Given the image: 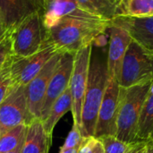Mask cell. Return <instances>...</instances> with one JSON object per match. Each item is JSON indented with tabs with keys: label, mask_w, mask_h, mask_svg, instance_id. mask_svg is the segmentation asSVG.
I'll return each mask as SVG.
<instances>
[{
	"label": "cell",
	"mask_w": 153,
	"mask_h": 153,
	"mask_svg": "<svg viewBox=\"0 0 153 153\" xmlns=\"http://www.w3.org/2000/svg\"><path fill=\"white\" fill-rule=\"evenodd\" d=\"M12 54L16 57L34 55L48 47V30L43 22V12L25 18L12 32Z\"/></svg>",
	"instance_id": "277c9868"
},
{
	"label": "cell",
	"mask_w": 153,
	"mask_h": 153,
	"mask_svg": "<svg viewBox=\"0 0 153 153\" xmlns=\"http://www.w3.org/2000/svg\"><path fill=\"white\" fill-rule=\"evenodd\" d=\"M22 144L20 147H18L16 150H14V151H12V152H5V153H21L22 152Z\"/></svg>",
	"instance_id": "f546056e"
},
{
	"label": "cell",
	"mask_w": 153,
	"mask_h": 153,
	"mask_svg": "<svg viewBox=\"0 0 153 153\" xmlns=\"http://www.w3.org/2000/svg\"><path fill=\"white\" fill-rule=\"evenodd\" d=\"M144 153H153V141H149L148 142V146L147 150Z\"/></svg>",
	"instance_id": "f1b7e54d"
},
{
	"label": "cell",
	"mask_w": 153,
	"mask_h": 153,
	"mask_svg": "<svg viewBox=\"0 0 153 153\" xmlns=\"http://www.w3.org/2000/svg\"><path fill=\"white\" fill-rule=\"evenodd\" d=\"M109 23L126 30L133 41L153 55V16H116Z\"/></svg>",
	"instance_id": "5bb4252c"
},
{
	"label": "cell",
	"mask_w": 153,
	"mask_h": 153,
	"mask_svg": "<svg viewBox=\"0 0 153 153\" xmlns=\"http://www.w3.org/2000/svg\"><path fill=\"white\" fill-rule=\"evenodd\" d=\"M137 140L153 141V81L140 117Z\"/></svg>",
	"instance_id": "d6986e66"
},
{
	"label": "cell",
	"mask_w": 153,
	"mask_h": 153,
	"mask_svg": "<svg viewBox=\"0 0 153 153\" xmlns=\"http://www.w3.org/2000/svg\"><path fill=\"white\" fill-rule=\"evenodd\" d=\"M33 119L28 108L25 86L13 84L9 94L0 105L1 134L18 126H28Z\"/></svg>",
	"instance_id": "52a82bcc"
},
{
	"label": "cell",
	"mask_w": 153,
	"mask_h": 153,
	"mask_svg": "<svg viewBox=\"0 0 153 153\" xmlns=\"http://www.w3.org/2000/svg\"><path fill=\"white\" fill-rule=\"evenodd\" d=\"M117 16H153V0H119Z\"/></svg>",
	"instance_id": "ffe728a7"
},
{
	"label": "cell",
	"mask_w": 153,
	"mask_h": 153,
	"mask_svg": "<svg viewBox=\"0 0 153 153\" xmlns=\"http://www.w3.org/2000/svg\"><path fill=\"white\" fill-rule=\"evenodd\" d=\"M109 43L107 57V69L108 78L119 82L123 62L129 45L133 41L128 32L124 29L109 23Z\"/></svg>",
	"instance_id": "4fadbf2b"
},
{
	"label": "cell",
	"mask_w": 153,
	"mask_h": 153,
	"mask_svg": "<svg viewBox=\"0 0 153 153\" xmlns=\"http://www.w3.org/2000/svg\"><path fill=\"white\" fill-rule=\"evenodd\" d=\"M120 88L117 81L111 78L108 79L103 100L98 115L94 137L100 138L106 135L116 136Z\"/></svg>",
	"instance_id": "ba28073f"
},
{
	"label": "cell",
	"mask_w": 153,
	"mask_h": 153,
	"mask_svg": "<svg viewBox=\"0 0 153 153\" xmlns=\"http://www.w3.org/2000/svg\"><path fill=\"white\" fill-rule=\"evenodd\" d=\"M78 153H105L101 141L94 136L83 138Z\"/></svg>",
	"instance_id": "cb8c5ba5"
},
{
	"label": "cell",
	"mask_w": 153,
	"mask_h": 153,
	"mask_svg": "<svg viewBox=\"0 0 153 153\" xmlns=\"http://www.w3.org/2000/svg\"><path fill=\"white\" fill-rule=\"evenodd\" d=\"M108 27V21L79 8L47 30L48 42L59 52L75 54L81 48L93 44Z\"/></svg>",
	"instance_id": "6da1fadb"
},
{
	"label": "cell",
	"mask_w": 153,
	"mask_h": 153,
	"mask_svg": "<svg viewBox=\"0 0 153 153\" xmlns=\"http://www.w3.org/2000/svg\"><path fill=\"white\" fill-rule=\"evenodd\" d=\"M51 138L46 133L42 121L34 118L27 126L21 153H48L52 143Z\"/></svg>",
	"instance_id": "9a60e30c"
},
{
	"label": "cell",
	"mask_w": 153,
	"mask_h": 153,
	"mask_svg": "<svg viewBox=\"0 0 153 153\" xmlns=\"http://www.w3.org/2000/svg\"><path fill=\"white\" fill-rule=\"evenodd\" d=\"M98 139L101 141L105 153H128L135 143H127L112 135H106Z\"/></svg>",
	"instance_id": "7402d4cb"
},
{
	"label": "cell",
	"mask_w": 153,
	"mask_h": 153,
	"mask_svg": "<svg viewBox=\"0 0 153 153\" xmlns=\"http://www.w3.org/2000/svg\"><path fill=\"white\" fill-rule=\"evenodd\" d=\"M12 56L13 55H11L6 59L4 65L0 69V105L9 94L11 88L13 84L12 77H11Z\"/></svg>",
	"instance_id": "603a6c76"
},
{
	"label": "cell",
	"mask_w": 153,
	"mask_h": 153,
	"mask_svg": "<svg viewBox=\"0 0 153 153\" xmlns=\"http://www.w3.org/2000/svg\"><path fill=\"white\" fill-rule=\"evenodd\" d=\"M27 126L22 125L13 127L2 134L0 136V153H5L16 150L24 141Z\"/></svg>",
	"instance_id": "44dd1931"
},
{
	"label": "cell",
	"mask_w": 153,
	"mask_h": 153,
	"mask_svg": "<svg viewBox=\"0 0 153 153\" xmlns=\"http://www.w3.org/2000/svg\"><path fill=\"white\" fill-rule=\"evenodd\" d=\"M153 81V55L132 41L126 51L119 84L127 88Z\"/></svg>",
	"instance_id": "5b68a950"
},
{
	"label": "cell",
	"mask_w": 153,
	"mask_h": 153,
	"mask_svg": "<svg viewBox=\"0 0 153 153\" xmlns=\"http://www.w3.org/2000/svg\"><path fill=\"white\" fill-rule=\"evenodd\" d=\"M80 9L106 21H112L117 13L119 0H76Z\"/></svg>",
	"instance_id": "e0dca14e"
},
{
	"label": "cell",
	"mask_w": 153,
	"mask_h": 153,
	"mask_svg": "<svg viewBox=\"0 0 153 153\" xmlns=\"http://www.w3.org/2000/svg\"><path fill=\"white\" fill-rule=\"evenodd\" d=\"M57 52L59 51L54 46L48 45L44 49L30 56L16 57L12 56L11 77L13 83L26 86Z\"/></svg>",
	"instance_id": "9c48e42d"
},
{
	"label": "cell",
	"mask_w": 153,
	"mask_h": 153,
	"mask_svg": "<svg viewBox=\"0 0 153 153\" xmlns=\"http://www.w3.org/2000/svg\"><path fill=\"white\" fill-rule=\"evenodd\" d=\"M62 52L54 55L41 71L25 86L28 100V108L33 118L41 117V110L43 108L47 90L50 79L58 65ZM41 120V119H40Z\"/></svg>",
	"instance_id": "30bf717a"
},
{
	"label": "cell",
	"mask_w": 153,
	"mask_h": 153,
	"mask_svg": "<svg viewBox=\"0 0 153 153\" xmlns=\"http://www.w3.org/2000/svg\"><path fill=\"white\" fill-rule=\"evenodd\" d=\"M12 55L11 33H5L0 38V69L6 59Z\"/></svg>",
	"instance_id": "484cf974"
},
{
	"label": "cell",
	"mask_w": 153,
	"mask_h": 153,
	"mask_svg": "<svg viewBox=\"0 0 153 153\" xmlns=\"http://www.w3.org/2000/svg\"><path fill=\"white\" fill-rule=\"evenodd\" d=\"M45 1H47V0H45Z\"/></svg>",
	"instance_id": "d6a6232c"
},
{
	"label": "cell",
	"mask_w": 153,
	"mask_h": 153,
	"mask_svg": "<svg viewBox=\"0 0 153 153\" xmlns=\"http://www.w3.org/2000/svg\"><path fill=\"white\" fill-rule=\"evenodd\" d=\"M4 34H5V33H4L3 31H2V30H1V27H0V38L4 35Z\"/></svg>",
	"instance_id": "4dcf8cb0"
},
{
	"label": "cell",
	"mask_w": 153,
	"mask_h": 153,
	"mask_svg": "<svg viewBox=\"0 0 153 153\" xmlns=\"http://www.w3.org/2000/svg\"><path fill=\"white\" fill-rule=\"evenodd\" d=\"M74 55L72 53H62L47 90L41 110V121L47 118L54 102L68 89L74 67Z\"/></svg>",
	"instance_id": "7c38bea8"
},
{
	"label": "cell",
	"mask_w": 153,
	"mask_h": 153,
	"mask_svg": "<svg viewBox=\"0 0 153 153\" xmlns=\"http://www.w3.org/2000/svg\"><path fill=\"white\" fill-rule=\"evenodd\" d=\"M80 148V147H79ZM79 148H74V149H67V150H60L59 153H78Z\"/></svg>",
	"instance_id": "83f0119b"
},
{
	"label": "cell",
	"mask_w": 153,
	"mask_h": 153,
	"mask_svg": "<svg viewBox=\"0 0 153 153\" xmlns=\"http://www.w3.org/2000/svg\"><path fill=\"white\" fill-rule=\"evenodd\" d=\"M108 75L107 61L91 58L88 84L82 109L81 134L82 138L94 136L98 115L103 100Z\"/></svg>",
	"instance_id": "3957f363"
},
{
	"label": "cell",
	"mask_w": 153,
	"mask_h": 153,
	"mask_svg": "<svg viewBox=\"0 0 153 153\" xmlns=\"http://www.w3.org/2000/svg\"><path fill=\"white\" fill-rule=\"evenodd\" d=\"M82 136L80 131V128L74 124L71 131L69 132L65 143L60 148V150H67V149H74V148H79L82 143Z\"/></svg>",
	"instance_id": "d4e9b609"
},
{
	"label": "cell",
	"mask_w": 153,
	"mask_h": 153,
	"mask_svg": "<svg viewBox=\"0 0 153 153\" xmlns=\"http://www.w3.org/2000/svg\"><path fill=\"white\" fill-rule=\"evenodd\" d=\"M148 142L144 141H137L134 143L133 148L128 153H144L147 150Z\"/></svg>",
	"instance_id": "4316f807"
},
{
	"label": "cell",
	"mask_w": 153,
	"mask_h": 153,
	"mask_svg": "<svg viewBox=\"0 0 153 153\" xmlns=\"http://www.w3.org/2000/svg\"><path fill=\"white\" fill-rule=\"evenodd\" d=\"M152 82L120 88L116 137L125 143L137 142L138 125Z\"/></svg>",
	"instance_id": "7a4b0ae2"
},
{
	"label": "cell",
	"mask_w": 153,
	"mask_h": 153,
	"mask_svg": "<svg viewBox=\"0 0 153 153\" xmlns=\"http://www.w3.org/2000/svg\"><path fill=\"white\" fill-rule=\"evenodd\" d=\"M92 52V44L88 45L74 55V67L69 82L72 96V115L74 124L80 129L82 126V109L88 84L89 70Z\"/></svg>",
	"instance_id": "8992f818"
},
{
	"label": "cell",
	"mask_w": 153,
	"mask_h": 153,
	"mask_svg": "<svg viewBox=\"0 0 153 153\" xmlns=\"http://www.w3.org/2000/svg\"><path fill=\"white\" fill-rule=\"evenodd\" d=\"M78 9L76 0H47L43 11V22L46 29L52 28L61 19Z\"/></svg>",
	"instance_id": "2e32d148"
},
{
	"label": "cell",
	"mask_w": 153,
	"mask_h": 153,
	"mask_svg": "<svg viewBox=\"0 0 153 153\" xmlns=\"http://www.w3.org/2000/svg\"><path fill=\"white\" fill-rule=\"evenodd\" d=\"M0 136H1V131H0Z\"/></svg>",
	"instance_id": "1f68e13d"
},
{
	"label": "cell",
	"mask_w": 153,
	"mask_h": 153,
	"mask_svg": "<svg viewBox=\"0 0 153 153\" xmlns=\"http://www.w3.org/2000/svg\"><path fill=\"white\" fill-rule=\"evenodd\" d=\"M45 0H0V27L4 33H11L25 18L43 12Z\"/></svg>",
	"instance_id": "8fae6325"
},
{
	"label": "cell",
	"mask_w": 153,
	"mask_h": 153,
	"mask_svg": "<svg viewBox=\"0 0 153 153\" xmlns=\"http://www.w3.org/2000/svg\"><path fill=\"white\" fill-rule=\"evenodd\" d=\"M68 111H72V96L68 89L54 102L52 105L48 116L45 120L42 121L43 127L46 133L52 137L54 128L61 117L65 115Z\"/></svg>",
	"instance_id": "ac0fdd59"
}]
</instances>
